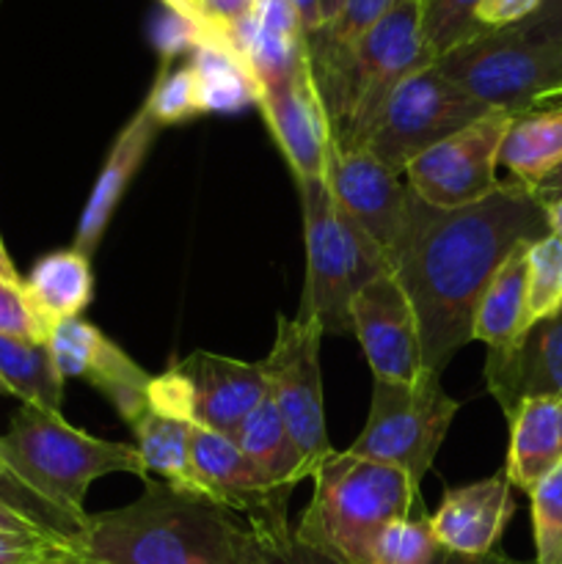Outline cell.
<instances>
[{
    "label": "cell",
    "mask_w": 562,
    "mask_h": 564,
    "mask_svg": "<svg viewBox=\"0 0 562 564\" xmlns=\"http://www.w3.org/2000/svg\"><path fill=\"white\" fill-rule=\"evenodd\" d=\"M0 394H6V389H3V383H0Z\"/></svg>",
    "instance_id": "54"
},
{
    "label": "cell",
    "mask_w": 562,
    "mask_h": 564,
    "mask_svg": "<svg viewBox=\"0 0 562 564\" xmlns=\"http://www.w3.org/2000/svg\"><path fill=\"white\" fill-rule=\"evenodd\" d=\"M562 308V240L545 235L527 248V312L529 323Z\"/></svg>",
    "instance_id": "31"
},
{
    "label": "cell",
    "mask_w": 562,
    "mask_h": 564,
    "mask_svg": "<svg viewBox=\"0 0 562 564\" xmlns=\"http://www.w3.org/2000/svg\"><path fill=\"white\" fill-rule=\"evenodd\" d=\"M158 132L160 124L149 116V110L143 105L121 127L114 147L108 149V158H105L102 169H99L97 182L91 187V196H88L86 207L80 213V224H77L75 231V246H72L75 251L86 253V257H91L97 251L99 240H102L105 229H108L110 218H114L116 207H119L121 196H125L127 185H130L132 176L138 174V169L147 160Z\"/></svg>",
    "instance_id": "20"
},
{
    "label": "cell",
    "mask_w": 562,
    "mask_h": 564,
    "mask_svg": "<svg viewBox=\"0 0 562 564\" xmlns=\"http://www.w3.org/2000/svg\"><path fill=\"white\" fill-rule=\"evenodd\" d=\"M0 449L28 485L83 523H88L83 501L99 477L136 474L143 482L149 479L136 446L94 438L44 408L22 405L9 433L0 435Z\"/></svg>",
    "instance_id": "5"
},
{
    "label": "cell",
    "mask_w": 562,
    "mask_h": 564,
    "mask_svg": "<svg viewBox=\"0 0 562 564\" xmlns=\"http://www.w3.org/2000/svg\"><path fill=\"white\" fill-rule=\"evenodd\" d=\"M543 0H483L477 9V22L485 31L512 28L532 17Z\"/></svg>",
    "instance_id": "41"
},
{
    "label": "cell",
    "mask_w": 562,
    "mask_h": 564,
    "mask_svg": "<svg viewBox=\"0 0 562 564\" xmlns=\"http://www.w3.org/2000/svg\"><path fill=\"white\" fill-rule=\"evenodd\" d=\"M457 411L461 405L446 394L433 372L419 375L411 383L372 378L367 422L347 452L400 468L419 488Z\"/></svg>",
    "instance_id": "8"
},
{
    "label": "cell",
    "mask_w": 562,
    "mask_h": 564,
    "mask_svg": "<svg viewBox=\"0 0 562 564\" xmlns=\"http://www.w3.org/2000/svg\"><path fill=\"white\" fill-rule=\"evenodd\" d=\"M529 191H532V196L538 198L543 207H545V204L556 202V198H562V160L554 165V169L549 171V174L543 176V180L538 182V185L529 187Z\"/></svg>",
    "instance_id": "44"
},
{
    "label": "cell",
    "mask_w": 562,
    "mask_h": 564,
    "mask_svg": "<svg viewBox=\"0 0 562 564\" xmlns=\"http://www.w3.org/2000/svg\"><path fill=\"white\" fill-rule=\"evenodd\" d=\"M72 549L36 534L0 532V564H50L69 554Z\"/></svg>",
    "instance_id": "38"
},
{
    "label": "cell",
    "mask_w": 562,
    "mask_h": 564,
    "mask_svg": "<svg viewBox=\"0 0 562 564\" xmlns=\"http://www.w3.org/2000/svg\"><path fill=\"white\" fill-rule=\"evenodd\" d=\"M532 110H562V88L560 91H551L545 94V97H540ZM532 110H529V113H532Z\"/></svg>",
    "instance_id": "50"
},
{
    "label": "cell",
    "mask_w": 562,
    "mask_h": 564,
    "mask_svg": "<svg viewBox=\"0 0 562 564\" xmlns=\"http://www.w3.org/2000/svg\"><path fill=\"white\" fill-rule=\"evenodd\" d=\"M510 449L505 477L512 488L532 494L551 471L562 466V400L529 397L507 416Z\"/></svg>",
    "instance_id": "21"
},
{
    "label": "cell",
    "mask_w": 562,
    "mask_h": 564,
    "mask_svg": "<svg viewBox=\"0 0 562 564\" xmlns=\"http://www.w3.org/2000/svg\"><path fill=\"white\" fill-rule=\"evenodd\" d=\"M270 394L262 361L193 350L149 383V402L196 427L231 435L242 419Z\"/></svg>",
    "instance_id": "10"
},
{
    "label": "cell",
    "mask_w": 562,
    "mask_h": 564,
    "mask_svg": "<svg viewBox=\"0 0 562 564\" xmlns=\"http://www.w3.org/2000/svg\"><path fill=\"white\" fill-rule=\"evenodd\" d=\"M143 108L149 110V116L160 127L182 124L193 116H202V102H198V88L191 64L171 66V61H163Z\"/></svg>",
    "instance_id": "33"
},
{
    "label": "cell",
    "mask_w": 562,
    "mask_h": 564,
    "mask_svg": "<svg viewBox=\"0 0 562 564\" xmlns=\"http://www.w3.org/2000/svg\"><path fill=\"white\" fill-rule=\"evenodd\" d=\"M75 554L91 564H264L262 540L235 512L152 477L132 505L88 516Z\"/></svg>",
    "instance_id": "2"
},
{
    "label": "cell",
    "mask_w": 562,
    "mask_h": 564,
    "mask_svg": "<svg viewBox=\"0 0 562 564\" xmlns=\"http://www.w3.org/2000/svg\"><path fill=\"white\" fill-rule=\"evenodd\" d=\"M196 77L202 113H237L259 105V83L251 66L226 39H209L187 55Z\"/></svg>",
    "instance_id": "26"
},
{
    "label": "cell",
    "mask_w": 562,
    "mask_h": 564,
    "mask_svg": "<svg viewBox=\"0 0 562 564\" xmlns=\"http://www.w3.org/2000/svg\"><path fill=\"white\" fill-rule=\"evenodd\" d=\"M433 64L422 36V0H400L350 47L334 75L317 80L334 143L358 152L395 88Z\"/></svg>",
    "instance_id": "4"
},
{
    "label": "cell",
    "mask_w": 562,
    "mask_h": 564,
    "mask_svg": "<svg viewBox=\"0 0 562 564\" xmlns=\"http://www.w3.org/2000/svg\"><path fill=\"white\" fill-rule=\"evenodd\" d=\"M485 383L505 416L529 397L562 400V308L534 323L516 350L485 358Z\"/></svg>",
    "instance_id": "19"
},
{
    "label": "cell",
    "mask_w": 562,
    "mask_h": 564,
    "mask_svg": "<svg viewBox=\"0 0 562 564\" xmlns=\"http://www.w3.org/2000/svg\"><path fill=\"white\" fill-rule=\"evenodd\" d=\"M400 0H342L339 11L314 33H306L309 66H312L314 83L334 75L347 58L353 44L383 20Z\"/></svg>",
    "instance_id": "29"
},
{
    "label": "cell",
    "mask_w": 562,
    "mask_h": 564,
    "mask_svg": "<svg viewBox=\"0 0 562 564\" xmlns=\"http://www.w3.org/2000/svg\"><path fill=\"white\" fill-rule=\"evenodd\" d=\"M209 39H224L204 22L193 20V17L180 14V11L163 9L152 22V44L163 61H174L180 55H191L198 44L209 42Z\"/></svg>",
    "instance_id": "37"
},
{
    "label": "cell",
    "mask_w": 562,
    "mask_h": 564,
    "mask_svg": "<svg viewBox=\"0 0 562 564\" xmlns=\"http://www.w3.org/2000/svg\"><path fill=\"white\" fill-rule=\"evenodd\" d=\"M22 284H25L39 317L53 328L61 319L80 317L91 303V257L75 251V248L44 253Z\"/></svg>",
    "instance_id": "24"
},
{
    "label": "cell",
    "mask_w": 562,
    "mask_h": 564,
    "mask_svg": "<svg viewBox=\"0 0 562 564\" xmlns=\"http://www.w3.org/2000/svg\"><path fill=\"white\" fill-rule=\"evenodd\" d=\"M545 220H549V235L560 237L562 240V198L545 204Z\"/></svg>",
    "instance_id": "47"
},
{
    "label": "cell",
    "mask_w": 562,
    "mask_h": 564,
    "mask_svg": "<svg viewBox=\"0 0 562 564\" xmlns=\"http://www.w3.org/2000/svg\"><path fill=\"white\" fill-rule=\"evenodd\" d=\"M312 479L314 494L295 538L339 564H369L389 523L422 516L419 488L395 466L334 452Z\"/></svg>",
    "instance_id": "3"
},
{
    "label": "cell",
    "mask_w": 562,
    "mask_h": 564,
    "mask_svg": "<svg viewBox=\"0 0 562 564\" xmlns=\"http://www.w3.org/2000/svg\"><path fill=\"white\" fill-rule=\"evenodd\" d=\"M435 69L488 110L523 116L562 88V44L529 42L510 28L483 31L433 61Z\"/></svg>",
    "instance_id": "7"
},
{
    "label": "cell",
    "mask_w": 562,
    "mask_h": 564,
    "mask_svg": "<svg viewBox=\"0 0 562 564\" xmlns=\"http://www.w3.org/2000/svg\"><path fill=\"white\" fill-rule=\"evenodd\" d=\"M0 279H11V281H22L20 273H17L14 262H11V257L6 253V246L3 240H0Z\"/></svg>",
    "instance_id": "48"
},
{
    "label": "cell",
    "mask_w": 562,
    "mask_h": 564,
    "mask_svg": "<svg viewBox=\"0 0 562 564\" xmlns=\"http://www.w3.org/2000/svg\"><path fill=\"white\" fill-rule=\"evenodd\" d=\"M439 551L428 516H411L389 523L375 540L369 564H430Z\"/></svg>",
    "instance_id": "35"
},
{
    "label": "cell",
    "mask_w": 562,
    "mask_h": 564,
    "mask_svg": "<svg viewBox=\"0 0 562 564\" xmlns=\"http://www.w3.org/2000/svg\"><path fill=\"white\" fill-rule=\"evenodd\" d=\"M125 424H130L132 435H136V449L147 471L158 474L171 488L204 499L202 479H198L196 468H193L191 424L160 411L149 400Z\"/></svg>",
    "instance_id": "23"
},
{
    "label": "cell",
    "mask_w": 562,
    "mask_h": 564,
    "mask_svg": "<svg viewBox=\"0 0 562 564\" xmlns=\"http://www.w3.org/2000/svg\"><path fill=\"white\" fill-rule=\"evenodd\" d=\"M50 564H91V562H86V560H83V556H77L75 551H69V554L61 556V560H55V562H50Z\"/></svg>",
    "instance_id": "52"
},
{
    "label": "cell",
    "mask_w": 562,
    "mask_h": 564,
    "mask_svg": "<svg viewBox=\"0 0 562 564\" xmlns=\"http://www.w3.org/2000/svg\"><path fill=\"white\" fill-rule=\"evenodd\" d=\"M47 350L64 380H88L108 397L121 419H130L149 400V372H143L116 341L83 317L61 319L50 328Z\"/></svg>",
    "instance_id": "17"
},
{
    "label": "cell",
    "mask_w": 562,
    "mask_h": 564,
    "mask_svg": "<svg viewBox=\"0 0 562 564\" xmlns=\"http://www.w3.org/2000/svg\"><path fill=\"white\" fill-rule=\"evenodd\" d=\"M510 31L529 39V42L562 44V0H543L532 17L512 25Z\"/></svg>",
    "instance_id": "40"
},
{
    "label": "cell",
    "mask_w": 562,
    "mask_h": 564,
    "mask_svg": "<svg viewBox=\"0 0 562 564\" xmlns=\"http://www.w3.org/2000/svg\"><path fill=\"white\" fill-rule=\"evenodd\" d=\"M353 334L361 341L372 378L411 383L424 375L419 319L395 273L369 281L350 303Z\"/></svg>",
    "instance_id": "14"
},
{
    "label": "cell",
    "mask_w": 562,
    "mask_h": 564,
    "mask_svg": "<svg viewBox=\"0 0 562 564\" xmlns=\"http://www.w3.org/2000/svg\"><path fill=\"white\" fill-rule=\"evenodd\" d=\"M264 545V564H339L320 551L309 549L295 538V532H281L275 538H259Z\"/></svg>",
    "instance_id": "39"
},
{
    "label": "cell",
    "mask_w": 562,
    "mask_h": 564,
    "mask_svg": "<svg viewBox=\"0 0 562 564\" xmlns=\"http://www.w3.org/2000/svg\"><path fill=\"white\" fill-rule=\"evenodd\" d=\"M0 3H3V0H0Z\"/></svg>",
    "instance_id": "55"
},
{
    "label": "cell",
    "mask_w": 562,
    "mask_h": 564,
    "mask_svg": "<svg viewBox=\"0 0 562 564\" xmlns=\"http://www.w3.org/2000/svg\"><path fill=\"white\" fill-rule=\"evenodd\" d=\"M516 512L512 485L505 471L477 479L463 488H450L441 507L428 518L439 549L452 554H490Z\"/></svg>",
    "instance_id": "18"
},
{
    "label": "cell",
    "mask_w": 562,
    "mask_h": 564,
    "mask_svg": "<svg viewBox=\"0 0 562 564\" xmlns=\"http://www.w3.org/2000/svg\"><path fill=\"white\" fill-rule=\"evenodd\" d=\"M306 240V281L298 314L325 336L353 330L350 303L369 281L391 273L386 253L331 196L325 180H298Z\"/></svg>",
    "instance_id": "6"
},
{
    "label": "cell",
    "mask_w": 562,
    "mask_h": 564,
    "mask_svg": "<svg viewBox=\"0 0 562 564\" xmlns=\"http://www.w3.org/2000/svg\"><path fill=\"white\" fill-rule=\"evenodd\" d=\"M323 180L342 213L356 220L389 259L406 226L411 202L408 182L386 169L367 149L345 152L336 143L328 149Z\"/></svg>",
    "instance_id": "15"
},
{
    "label": "cell",
    "mask_w": 562,
    "mask_h": 564,
    "mask_svg": "<svg viewBox=\"0 0 562 564\" xmlns=\"http://www.w3.org/2000/svg\"><path fill=\"white\" fill-rule=\"evenodd\" d=\"M527 248H518L507 257L474 308L472 339L485 341L488 356L516 350L532 328L527 312Z\"/></svg>",
    "instance_id": "22"
},
{
    "label": "cell",
    "mask_w": 562,
    "mask_h": 564,
    "mask_svg": "<svg viewBox=\"0 0 562 564\" xmlns=\"http://www.w3.org/2000/svg\"><path fill=\"white\" fill-rule=\"evenodd\" d=\"M430 564H534L527 560H512V556L499 554V551H490V554H479V556H468V554H452V551L439 549L435 556L430 560Z\"/></svg>",
    "instance_id": "43"
},
{
    "label": "cell",
    "mask_w": 562,
    "mask_h": 564,
    "mask_svg": "<svg viewBox=\"0 0 562 564\" xmlns=\"http://www.w3.org/2000/svg\"><path fill=\"white\" fill-rule=\"evenodd\" d=\"M479 3L483 0H422V36L433 61L485 31L477 22Z\"/></svg>",
    "instance_id": "32"
},
{
    "label": "cell",
    "mask_w": 562,
    "mask_h": 564,
    "mask_svg": "<svg viewBox=\"0 0 562 564\" xmlns=\"http://www.w3.org/2000/svg\"><path fill=\"white\" fill-rule=\"evenodd\" d=\"M0 383L6 394L20 397L22 405L61 413L64 378L55 372L47 345L0 334Z\"/></svg>",
    "instance_id": "28"
},
{
    "label": "cell",
    "mask_w": 562,
    "mask_h": 564,
    "mask_svg": "<svg viewBox=\"0 0 562 564\" xmlns=\"http://www.w3.org/2000/svg\"><path fill=\"white\" fill-rule=\"evenodd\" d=\"M163 3V9H171V11H180V6H176V0H160Z\"/></svg>",
    "instance_id": "53"
},
{
    "label": "cell",
    "mask_w": 562,
    "mask_h": 564,
    "mask_svg": "<svg viewBox=\"0 0 562 564\" xmlns=\"http://www.w3.org/2000/svg\"><path fill=\"white\" fill-rule=\"evenodd\" d=\"M323 330L317 323L279 314L275 341L268 358H262L264 375L270 383V397L295 441L298 452L309 468V479L323 460L334 455V446L325 430L323 378H320V345Z\"/></svg>",
    "instance_id": "11"
},
{
    "label": "cell",
    "mask_w": 562,
    "mask_h": 564,
    "mask_svg": "<svg viewBox=\"0 0 562 564\" xmlns=\"http://www.w3.org/2000/svg\"><path fill=\"white\" fill-rule=\"evenodd\" d=\"M176 6H180V14L193 17V20H198V22H204V25H209V22L204 20V14H202V0H176Z\"/></svg>",
    "instance_id": "49"
},
{
    "label": "cell",
    "mask_w": 562,
    "mask_h": 564,
    "mask_svg": "<svg viewBox=\"0 0 562 564\" xmlns=\"http://www.w3.org/2000/svg\"><path fill=\"white\" fill-rule=\"evenodd\" d=\"M545 235V207L516 180L457 209L430 207L411 191L389 268L417 312L428 372L441 378L472 341L474 308L507 257Z\"/></svg>",
    "instance_id": "1"
},
{
    "label": "cell",
    "mask_w": 562,
    "mask_h": 564,
    "mask_svg": "<svg viewBox=\"0 0 562 564\" xmlns=\"http://www.w3.org/2000/svg\"><path fill=\"white\" fill-rule=\"evenodd\" d=\"M562 160V110L516 116L499 149V165L512 180L534 187Z\"/></svg>",
    "instance_id": "27"
},
{
    "label": "cell",
    "mask_w": 562,
    "mask_h": 564,
    "mask_svg": "<svg viewBox=\"0 0 562 564\" xmlns=\"http://www.w3.org/2000/svg\"><path fill=\"white\" fill-rule=\"evenodd\" d=\"M248 460L264 474L279 488L292 490L298 482L309 479V468L303 463V455L298 452L273 397H264L246 419L240 427L229 435Z\"/></svg>",
    "instance_id": "25"
},
{
    "label": "cell",
    "mask_w": 562,
    "mask_h": 564,
    "mask_svg": "<svg viewBox=\"0 0 562 564\" xmlns=\"http://www.w3.org/2000/svg\"><path fill=\"white\" fill-rule=\"evenodd\" d=\"M320 6H323V22H328L331 17H334L336 11H339L342 0H320Z\"/></svg>",
    "instance_id": "51"
},
{
    "label": "cell",
    "mask_w": 562,
    "mask_h": 564,
    "mask_svg": "<svg viewBox=\"0 0 562 564\" xmlns=\"http://www.w3.org/2000/svg\"><path fill=\"white\" fill-rule=\"evenodd\" d=\"M191 455L204 499L235 512L259 538L290 532L287 501L292 490L270 482L229 435L191 424Z\"/></svg>",
    "instance_id": "13"
},
{
    "label": "cell",
    "mask_w": 562,
    "mask_h": 564,
    "mask_svg": "<svg viewBox=\"0 0 562 564\" xmlns=\"http://www.w3.org/2000/svg\"><path fill=\"white\" fill-rule=\"evenodd\" d=\"M257 108L262 110L264 124L284 154L295 182L323 180L334 132L309 66V53L290 75L259 88Z\"/></svg>",
    "instance_id": "16"
},
{
    "label": "cell",
    "mask_w": 562,
    "mask_h": 564,
    "mask_svg": "<svg viewBox=\"0 0 562 564\" xmlns=\"http://www.w3.org/2000/svg\"><path fill=\"white\" fill-rule=\"evenodd\" d=\"M512 119L505 110H490L435 143L406 169L408 187L439 209L466 207L494 193L499 187V149Z\"/></svg>",
    "instance_id": "12"
},
{
    "label": "cell",
    "mask_w": 562,
    "mask_h": 564,
    "mask_svg": "<svg viewBox=\"0 0 562 564\" xmlns=\"http://www.w3.org/2000/svg\"><path fill=\"white\" fill-rule=\"evenodd\" d=\"M292 6H295V14L301 20L303 36L323 25V6H320V0H292Z\"/></svg>",
    "instance_id": "45"
},
{
    "label": "cell",
    "mask_w": 562,
    "mask_h": 564,
    "mask_svg": "<svg viewBox=\"0 0 562 564\" xmlns=\"http://www.w3.org/2000/svg\"><path fill=\"white\" fill-rule=\"evenodd\" d=\"M485 113L490 110L461 91L430 64L395 88L364 149L386 169L402 176L419 154L461 132Z\"/></svg>",
    "instance_id": "9"
},
{
    "label": "cell",
    "mask_w": 562,
    "mask_h": 564,
    "mask_svg": "<svg viewBox=\"0 0 562 564\" xmlns=\"http://www.w3.org/2000/svg\"><path fill=\"white\" fill-rule=\"evenodd\" d=\"M534 564H562V466L529 494Z\"/></svg>",
    "instance_id": "34"
},
{
    "label": "cell",
    "mask_w": 562,
    "mask_h": 564,
    "mask_svg": "<svg viewBox=\"0 0 562 564\" xmlns=\"http://www.w3.org/2000/svg\"><path fill=\"white\" fill-rule=\"evenodd\" d=\"M0 532H14V534H36V538H44L36 527L20 518L17 512H11L9 507L0 505Z\"/></svg>",
    "instance_id": "46"
},
{
    "label": "cell",
    "mask_w": 562,
    "mask_h": 564,
    "mask_svg": "<svg viewBox=\"0 0 562 564\" xmlns=\"http://www.w3.org/2000/svg\"><path fill=\"white\" fill-rule=\"evenodd\" d=\"M0 334L47 345L50 325L39 317L22 281L0 279Z\"/></svg>",
    "instance_id": "36"
},
{
    "label": "cell",
    "mask_w": 562,
    "mask_h": 564,
    "mask_svg": "<svg viewBox=\"0 0 562 564\" xmlns=\"http://www.w3.org/2000/svg\"><path fill=\"white\" fill-rule=\"evenodd\" d=\"M0 505L9 507L11 512H17L20 518H25L31 527H36L53 543L66 545V549L75 551L77 543L86 534L88 523L77 521L69 512H64L61 507H55L53 501L44 499L33 485H28L20 477L14 466L9 463V457L0 449Z\"/></svg>",
    "instance_id": "30"
},
{
    "label": "cell",
    "mask_w": 562,
    "mask_h": 564,
    "mask_svg": "<svg viewBox=\"0 0 562 564\" xmlns=\"http://www.w3.org/2000/svg\"><path fill=\"white\" fill-rule=\"evenodd\" d=\"M253 3L257 0H202V14L209 22V28L226 39L231 28L240 25L251 14Z\"/></svg>",
    "instance_id": "42"
}]
</instances>
